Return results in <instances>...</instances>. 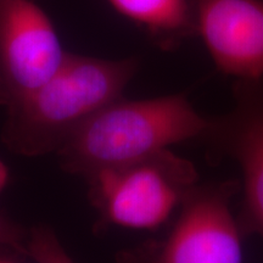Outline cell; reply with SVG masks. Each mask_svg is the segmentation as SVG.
Listing matches in <instances>:
<instances>
[{
	"label": "cell",
	"mask_w": 263,
	"mask_h": 263,
	"mask_svg": "<svg viewBox=\"0 0 263 263\" xmlns=\"http://www.w3.org/2000/svg\"><path fill=\"white\" fill-rule=\"evenodd\" d=\"M139 67L138 58L110 60L66 52L49 80L5 107L3 143L29 157L58 153L88 118L123 98Z\"/></svg>",
	"instance_id": "cell-1"
},
{
	"label": "cell",
	"mask_w": 263,
	"mask_h": 263,
	"mask_svg": "<svg viewBox=\"0 0 263 263\" xmlns=\"http://www.w3.org/2000/svg\"><path fill=\"white\" fill-rule=\"evenodd\" d=\"M210 117L185 93L118 99L88 118L58 151L61 167L87 177L140 160L185 141H201Z\"/></svg>",
	"instance_id": "cell-2"
},
{
	"label": "cell",
	"mask_w": 263,
	"mask_h": 263,
	"mask_svg": "<svg viewBox=\"0 0 263 263\" xmlns=\"http://www.w3.org/2000/svg\"><path fill=\"white\" fill-rule=\"evenodd\" d=\"M99 227L157 230L200 183L192 161L171 149L85 177Z\"/></svg>",
	"instance_id": "cell-3"
},
{
	"label": "cell",
	"mask_w": 263,
	"mask_h": 263,
	"mask_svg": "<svg viewBox=\"0 0 263 263\" xmlns=\"http://www.w3.org/2000/svg\"><path fill=\"white\" fill-rule=\"evenodd\" d=\"M239 193L235 179L200 182L162 238L118 252L116 263H244L245 236L232 207Z\"/></svg>",
	"instance_id": "cell-4"
},
{
	"label": "cell",
	"mask_w": 263,
	"mask_h": 263,
	"mask_svg": "<svg viewBox=\"0 0 263 263\" xmlns=\"http://www.w3.org/2000/svg\"><path fill=\"white\" fill-rule=\"evenodd\" d=\"M233 108L210 117L202 143L216 159H232L241 171L236 213L245 238L263 239V80L234 81Z\"/></svg>",
	"instance_id": "cell-5"
},
{
	"label": "cell",
	"mask_w": 263,
	"mask_h": 263,
	"mask_svg": "<svg viewBox=\"0 0 263 263\" xmlns=\"http://www.w3.org/2000/svg\"><path fill=\"white\" fill-rule=\"evenodd\" d=\"M66 51L34 0H0V105L10 106L49 80Z\"/></svg>",
	"instance_id": "cell-6"
},
{
	"label": "cell",
	"mask_w": 263,
	"mask_h": 263,
	"mask_svg": "<svg viewBox=\"0 0 263 263\" xmlns=\"http://www.w3.org/2000/svg\"><path fill=\"white\" fill-rule=\"evenodd\" d=\"M196 37L217 71L234 81L263 80V0H192Z\"/></svg>",
	"instance_id": "cell-7"
},
{
	"label": "cell",
	"mask_w": 263,
	"mask_h": 263,
	"mask_svg": "<svg viewBox=\"0 0 263 263\" xmlns=\"http://www.w3.org/2000/svg\"><path fill=\"white\" fill-rule=\"evenodd\" d=\"M110 5L143 29L153 44L173 51L196 37L192 0H107Z\"/></svg>",
	"instance_id": "cell-8"
},
{
	"label": "cell",
	"mask_w": 263,
	"mask_h": 263,
	"mask_svg": "<svg viewBox=\"0 0 263 263\" xmlns=\"http://www.w3.org/2000/svg\"><path fill=\"white\" fill-rule=\"evenodd\" d=\"M27 254L37 263H74L55 233L45 226L34 227L29 230Z\"/></svg>",
	"instance_id": "cell-9"
},
{
	"label": "cell",
	"mask_w": 263,
	"mask_h": 263,
	"mask_svg": "<svg viewBox=\"0 0 263 263\" xmlns=\"http://www.w3.org/2000/svg\"><path fill=\"white\" fill-rule=\"evenodd\" d=\"M27 236L21 227L0 215V255H28Z\"/></svg>",
	"instance_id": "cell-10"
},
{
	"label": "cell",
	"mask_w": 263,
	"mask_h": 263,
	"mask_svg": "<svg viewBox=\"0 0 263 263\" xmlns=\"http://www.w3.org/2000/svg\"><path fill=\"white\" fill-rule=\"evenodd\" d=\"M9 179V172L4 166V163L0 162V192L5 188L6 183H8Z\"/></svg>",
	"instance_id": "cell-11"
},
{
	"label": "cell",
	"mask_w": 263,
	"mask_h": 263,
	"mask_svg": "<svg viewBox=\"0 0 263 263\" xmlns=\"http://www.w3.org/2000/svg\"><path fill=\"white\" fill-rule=\"evenodd\" d=\"M0 263H18L8 255H0Z\"/></svg>",
	"instance_id": "cell-12"
}]
</instances>
